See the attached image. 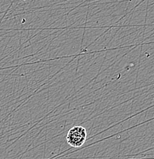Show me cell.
<instances>
[{
  "instance_id": "1",
  "label": "cell",
  "mask_w": 154,
  "mask_h": 159,
  "mask_svg": "<svg viewBox=\"0 0 154 159\" xmlns=\"http://www.w3.org/2000/svg\"><path fill=\"white\" fill-rule=\"evenodd\" d=\"M67 142L71 146L74 148H80L86 142L87 139V131L83 126L72 127L67 134Z\"/></svg>"
}]
</instances>
